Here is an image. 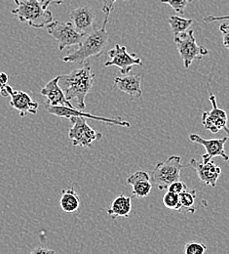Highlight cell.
<instances>
[{
	"mask_svg": "<svg viewBox=\"0 0 229 254\" xmlns=\"http://www.w3.org/2000/svg\"><path fill=\"white\" fill-rule=\"evenodd\" d=\"M41 1H42L47 7H49V5H50L51 3H55V4H57V5H62L65 0H41Z\"/></svg>",
	"mask_w": 229,
	"mask_h": 254,
	"instance_id": "cell-31",
	"label": "cell"
},
{
	"mask_svg": "<svg viewBox=\"0 0 229 254\" xmlns=\"http://www.w3.org/2000/svg\"><path fill=\"white\" fill-rule=\"evenodd\" d=\"M33 254H55V251L53 250H48L45 248H37L34 251L32 252Z\"/></svg>",
	"mask_w": 229,
	"mask_h": 254,
	"instance_id": "cell-30",
	"label": "cell"
},
{
	"mask_svg": "<svg viewBox=\"0 0 229 254\" xmlns=\"http://www.w3.org/2000/svg\"><path fill=\"white\" fill-rule=\"evenodd\" d=\"M207 252V247L201 243H189L184 247V253L186 254H203Z\"/></svg>",
	"mask_w": 229,
	"mask_h": 254,
	"instance_id": "cell-24",
	"label": "cell"
},
{
	"mask_svg": "<svg viewBox=\"0 0 229 254\" xmlns=\"http://www.w3.org/2000/svg\"><path fill=\"white\" fill-rule=\"evenodd\" d=\"M60 75L51 79L47 84L41 89L40 94L45 97L48 106H66L73 107L70 101L66 99V94L59 84Z\"/></svg>",
	"mask_w": 229,
	"mask_h": 254,
	"instance_id": "cell-15",
	"label": "cell"
},
{
	"mask_svg": "<svg viewBox=\"0 0 229 254\" xmlns=\"http://www.w3.org/2000/svg\"><path fill=\"white\" fill-rule=\"evenodd\" d=\"M45 28L48 33L57 40L59 51H64L66 47L79 45L85 36L74 28L71 22L62 23L53 20Z\"/></svg>",
	"mask_w": 229,
	"mask_h": 254,
	"instance_id": "cell-6",
	"label": "cell"
},
{
	"mask_svg": "<svg viewBox=\"0 0 229 254\" xmlns=\"http://www.w3.org/2000/svg\"><path fill=\"white\" fill-rule=\"evenodd\" d=\"M126 182L131 185L133 194L137 197L147 196L153 186L150 180V175L147 172L141 170H138L131 174L127 178Z\"/></svg>",
	"mask_w": 229,
	"mask_h": 254,
	"instance_id": "cell-17",
	"label": "cell"
},
{
	"mask_svg": "<svg viewBox=\"0 0 229 254\" xmlns=\"http://www.w3.org/2000/svg\"><path fill=\"white\" fill-rule=\"evenodd\" d=\"M72 127L68 131V137L73 146L90 148L95 141H99L102 134L90 127L85 118L72 117L69 119Z\"/></svg>",
	"mask_w": 229,
	"mask_h": 254,
	"instance_id": "cell-7",
	"label": "cell"
},
{
	"mask_svg": "<svg viewBox=\"0 0 229 254\" xmlns=\"http://www.w3.org/2000/svg\"><path fill=\"white\" fill-rule=\"evenodd\" d=\"M220 32L223 33L224 46L229 50V24L224 23L220 26Z\"/></svg>",
	"mask_w": 229,
	"mask_h": 254,
	"instance_id": "cell-26",
	"label": "cell"
},
{
	"mask_svg": "<svg viewBox=\"0 0 229 254\" xmlns=\"http://www.w3.org/2000/svg\"><path fill=\"white\" fill-rule=\"evenodd\" d=\"M109 60L104 63V66H116L119 68L121 74L126 75L133 69L135 65H142V61L137 54H130L126 46L116 44L113 49L108 51Z\"/></svg>",
	"mask_w": 229,
	"mask_h": 254,
	"instance_id": "cell-9",
	"label": "cell"
},
{
	"mask_svg": "<svg viewBox=\"0 0 229 254\" xmlns=\"http://www.w3.org/2000/svg\"><path fill=\"white\" fill-rule=\"evenodd\" d=\"M161 3L168 4L177 14L183 15L184 10L189 2L188 0H161Z\"/></svg>",
	"mask_w": 229,
	"mask_h": 254,
	"instance_id": "cell-23",
	"label": "cell"
},
{
	"mask_svg": "<svg viewBox=\"0 0 229 254\" xmlns=\"http://www.w3.org/2000/svg\"><path fill=\"white\" fill-rule=\"evenodd\" d=\"M180 202L182 206V210L184 209L186 212H191L194 213V202H195V197H196V190H185L180 194Z\"/></svg>",
	"mask_w": 229,
	"mask_h": 254,
	"instance_id": "cell-21",
	"label": "cell"
},
{
	"mask_svg": "<svg viewBox=\"0 0 229 254\" xmlns=\"http://www.w3.org/2000/svg\"><path fill=\"white\" fill-rule=\"evenodd\" d=\"M163 204L165 207L169 209H174L178 211H182V206L180 202V195L178 193L167 191L163 196Z\"/></svg>",
	"mask_w": 229,
	"mask_h": 254,
	"instance_id": "cell-22",
	"label": "cell"
},
{
	"mask_svg": "<svg viewBox=\"0 0 229 254\" xmlns=\"http://www.w3.org/2000/svg\"><path fill=\"white\" fill-rule=\"evenodd\" d=\"M114 85L118 88L119 91L128 94L132 99L140 98L142 96L141 77L137 73L115 77Z\"/></svg>",
	"mask_w": 229,
	"mask_h": 254,
	"instance_id": "cell-16",
	"label": "cell"
},
{
	"mask_svg": "<svg viewBox=\"0 0 229 254\" xmlns=\"http://www.w3.org/2000/svg\"><path fill=\"white\" fill-rule=\"evenodd\" d=\"M95 83V74L88 63L74 69L69 74L60 75L59 84L64 90L68 101L75 100L78 109L84 111L85 99L90 93Z\"/></svg>",
	"mask_w": 229,
	"mask_h": 254,
	"instance_id": "cell-1",
	"label": "cell"
},
{
	"mask_svg": "<svg viewBox=\"0 0 229 254\" xmlns=\"http://www.w3.org/2000/svg\"><path fill=\"white\" fill-rule=\"evenodd\" d=\"M183 167L182 158L179 156H172L164 161L158 162L150 173L152 185L159 190H167L172 183L181 180V171Z\"/></svg>",
	"mask_w": 229,
	"mask_h": 254,
	"instance_id": "cell-4",
	"label": "cell"
},
{
	"mask_svg": "<svg viewBox=\"0 0 229 254\" xmlns=\"http://www.w3.org/2000/svg\"><path fill=\"white\" fill-rule=\"evenodd\" d=\"M46 106V110L50 115L56 116L58 118L62 119H67L69 120L72 117H82L85 119H90V120H95V121H99L105 124H108L110 126H117V127H130L131 125L126 122L121 120L120 118H115V119H107V118H102V117H98L94 116L90 113H85L79 109H75L74 107H66V106Z\"/></svg>",
	"mask_w": 229,
	"mask_h": 254,
	"instance_id": "cell-8",
	"label": "cell"
},
{
	"mask_svg": "<svg viewBox=\"0 0 229 254\" xmlns=\"http://www.w3.org/2000/svg\"><path fill=\"white\" fill-rule=\"evenodd\" d=\"M69 19L74 28L84 35L95 29L96 14L88 6H80L72 10L69 14Z\"/></svg>",
	"mask_w": 229,
	"mask_h": 254,
	"instance_id": "cell-13",
	"label": "cell"
},
{
	"mask_svg": "<svg viewBox=\"0 0 229 254\" xmlns=\"http://www.w3.org/2000/svg\"><path fill=\"white\" fill-rule=\"evenodd\" d=\"M8 79H9V76L7 73L5 72H1L0 71V92L3 90V88L8 84Z\"/></svg>",
	"mask_w": 229,
	"mask_h": 254,
	"instance_id": "cell-29",
	"label": "cell"
},
{
	"mask_svg": "<svg viewBox=\"0 0 229 254\" xmlns=\"http://www.w3.org/2000/svg\"><path fill=\"white\" fill-rule=\"evenodd\" d=\"M132 210V198L124 194L118 195L111 203L110 207L107 209V214L112 218L117 217L127 218Z\"/></svg>",
	"mask_w": 229,
	"mask_h": 254,
	"instance_id": "cell-18",
	"label": "cell"
},
{
	"mask_svg": "<svg viewBox=\"0 0 229 254\" xmlns=\"http://www.w3.org/2000/svg\"><path fill=\"white\" fill-rule=\"evenodd\" d=\"M108 20L109 17L105 16L102 27L99 29L95 28L86 34L79 44V48L65 56L62 60L65 63L84 64L91 57L101 56L109 40V35L106 32Z\"/></svg>",
	"mask_w": 229,
	"mask_h": 254,
	"instance_id": "cell-2",
	"label": "cell"
},
{
	"mask_svg": "<svg viewBox=\"0 0 229 254\" xmlns=\"http://www.w3.org/2000/svg\"><path fill=\"white\" fill-rule=\"evenodd\" d=\"M60 204L62 209L65 212L72 213L78 210L80 206V198L74 187H70L66 190H63L60 198Z\"/></svg>",
	"mask_w": 229,
	"mask_h": 254,
	"instance_id": "cell-19",
	"label": "cell"
},
{
	"mask_svg": "<svg viewBox=\"0 0 229 254\" xmlns=\"http://www.w3.org/2000/svg\"><path fill=\"white\" fill-rule=\"evenodd\" d=\"M225 20H229V15L227 16H213V15H209L207 17H204L203 21L206 24H211L217 21H225Z\"/></svg>",
	"mask_w": 229,
	"mask_h": 254,
	"instance_id": "cell-28",
	"label": "cell"
},
{
	"mask_svg": "<svg viewBox=\"0 0 229 254\" xmlns=\"http://www.w3.org/2000/svg\"><path fill=\"white\" fill-rule=\"evenodd\" d=\"M209 100L213 106L212 111L204 112L202 115V125L205 129L212 133H218L221 130H225L229 137V128L228 127L229 117L226 111L218 107L216 96L210 93Z\"/></svg>",
	"mask_w": 229,
	"mask_h": 254,
	"instance_id": "cell-11",
	"label": "cell"
},
{
	"mask_svg": "<svg viewBox=\"0 0 229 254\" xmlns=\"http://www.w3.org/2000/svg\"><path fill=\"white\" fill-rule=\"evenodd\" d=\"M118 0H103V6L101 8V11L105 14V16H110L111 12L114 10V3ZM127 1V0H122Z\"/></svg>",
	"mask_w": 229,
	"mask_h": 254,
	"instance_id": "cell-27",
	"label": "cell"
},
{
	"mask_svg": "<svg viewBox=\"0 0 229 254\" xmlns=\"http://www.w3.org/2000/svg\"><path fill=\"white\" fill-rule=\"evenodd\" d=\"M16 8L12 14L20 22L27 23L34 29L45 28L53 20V14L41 0H14Z\"/></svg>",
	"mask_w": 229,
	"mask_h": 254,
	"instance_id": "cell-3",
	"label": "cell"
},
{
	"mask_svg": "<svg viewBox=\"0 0 229 254\" xmlns=\"http://www.w3.org/2000/svg\"><path fill=\"white\" fill-rule=\"evenodd\" d=\"M195 169L197 176L205 186L216 187L217 182L222 174V168L218 166L213 160L208 162H199L196 159H192L189 164Z\"/></svg>",
	"mask_w": 229,
	"mask_h": 254,
	"instance_id": "cell-14",
	"label": "cell"
},
{
	"mask_svg": "<svg viewBox=\"0 0 229 254\" xmlns=\"http://www.w3.org/2000/svg\"><path fill=\"white\" fill-rule=\"evenodd\" d=\"M187 189H188V188H187V186H186V184H185L184 182H183V181H181V180H178V181H175L174 183H172V184L168 187L167 190L180 194L181 192H183V190H187Z\"/></svg>",
	"mask_w": 229,
	"mask_h": 254,
	"instance_id": "cell-25",
	"label": "cell"
},
{
	"mask_svg": "<svg viewBox=\"0 0 229 254\" xmlns=\"http://www.w3.org/2000/svg\"><path fill=\"white\" fill-rule=\"evenodd\" d=\"M229 139V136H226L224 138L207 140L198 134H190L189 135V140L191 142L196 143L198 145H201L206 149V153L202 156L203 162H208L216 157H220V158L224 159V160L229 161V157L225 151V145Z\"/></svg>",
	"mask_w": 229,
	"mask_h": 254,
	"instance_id": "cell-12",
	"label": "cell"
},
{
	"mask_svg": "<svg viewBox=\"0 0 229 254\" xmlns=\"http://www.w3.org/2000/svg\"><path fill=\"white\" fill-rule=\"evenodd\" d=\"M168 23L171 27V30H172L174 36H176L179 33L186 32L193 24V20L185 19L181 16H171V17H169Z\"/></svg>",
	"mask_w": 229,
	"mask_h": 254,
	"instance_id": "cell-20",
	"label": "cell"
},
{
	"mask_svg": "<svg viewBox=\"0 0 229 254\" xmlns=\"http://www.w3.org/2000/svg\"><path fill=\"white\" fill-rule=\"evenodd\" d=\"M193 1H195V0H188V2H189V3H191V2H193Z\"/></svg>",
	"mask_w": 229,
	"mask_h": 254,
	"instance_id": "cell-32",
	"label": "cell"
},
{
	"mask_svg": "<svg viewBox=\"0 0 229 254\" xmlns=\"http://www.w3.org/2000/svg\"><path fill=\"white\" fill-rule=\"evenodd\" d=\"M0 93L3 97L10 96V105L13 109L19 112L21 118L26 117L28 114H37L39 105L27 92L15 90L7 84Z\"/></svg>",
	"mask_w": 229,
	"mask_h": 254,
	"instance_id": "cell-10",
	"label": "cell"
},
{
	"mask_svg": "<svg viewBox=\"0 0 229 254\" xmlns=\"http://www.w3.org/2000/svg\"><path fill=\"white\" fill-rule=\"evenodd\" d=\"M174 42L183 60L184 68H188L194 60H201L209 53L207 48L197 44L194 32L192 30L174 36Z\"/></svg>",
	"mask_w": 229,
	"mask_h": 254,
	"instance_id": "cell-5",
	"label": "cell"
}]
</instances>
